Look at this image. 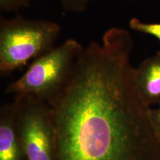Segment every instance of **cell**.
Returning a JSON list of instances; mask_svg holds the SVG:
<instances>
[{"instance_id":"7","label":"cell","mask_w":160,"mask_h":160,"mask_svg":"<svg viewBox=\"0 0 160 160\" xmlns=\"http://www.w3.org/2000/svg\"><path fill=\"white\" fill-rule=\"evenodd\" d=\"M131 29L137 32L153 36L160 41V23H147L133 18L129 22Z\"/></svg>"},{"instance_id":"3","label":"cell","mask_w":160,"mask_h":160,"mask_svg":"<svg viewBox=\"0 0 160 160\" xmlns=\"http://www.w3.org/2000/svg\"><path fill=\"white\" fill-rule=\"evenodd\" d=\"M84 47L77 40L67 39L33 62L27 71L5 92L16 96H31L49 103L65 87Z\"/></svg>"},{"instance_id":"9","label":"cell","mask_w":160,"mask_h":160,"mask_svg":"<svg viewBox=\"0 0 160 160\" xmlns=\"http://www.w3.org/2000/svg\"><path fill=\"white\" fill-rule=\"evenodd\" d=\"M32 0H0V8L8 12L18 11L29 5Z\"/></svg>"},{"instance_id":"5","label":"cell","mask_w":160,"mask_h":160,"mask_svg":"<svg viewBox=\"0 0 160 160\" xmlns=\"http://www.w3.org/2000/svg\"><path fill=\"white\" fill-rule=\"evenodd\" d=\"M13 100L0 109V160H28L18 134Z\"/></svg>"},{"instance_id":"1","label":"cell","mask_w":160,"mask_h":160,"mask_svg":"<svg viewBox=\"0 0 160 160\" xmlns=\"http://www.w3.org/2000/svg\"><path fill=\"white\" fill-rule=\"evenodd\" d=\"M133 48L131 33L119 28L84 47L65 87L48 103L56 160H160L151 107L131 63Z\"/></svg>"},{"instance_id":"2","label":"cell","mask_w":160,"mask_h":160,"mask_svg":"<svg viewBox=\"0 0 160 160\" xmlns=\"http://www.w3.org/2000/svg\"><path fill=\"white\" fill-rule=\"evenodd\" d=\"M61 32L57 23L17 17L0 21V72L8 75L48 53Z\"/></svg>"},{"instance_id":"6","label":"cell","mask_w":160,"mask_h":160,"mask_svg":"<svg viewBox=\"0 0 160 160\" xmlns=\"http://www.w3.org/2000/svg\"><path fill=\"white\" fill-rule=\"evenodd\" d=\"M136 82L140 94L150 107L160 106V51L136 68Z\"/></svg>"},{"instance_id":"10","label":"cell","mask_w":160,"mask_h":160,"mask_svg":"<svg viewBox=\"0 0 160 160\" xmlns=\"http://www.w3.org/2000/svg\"><path fill=\"white\" fill-rule=\"evenodd\" d=\"M149 118L156 135L160 139V106H158L156 109L151 108L149 112Z\"/></svg>"},{"instance_id":"4","label":"cell","mask_w":160,"mask_h":160,"mask_svg":"<svg viewBox=\"0 0 160 160\" xmlns=\"http://www.w3.org/2000/svg\"><path fill=\"white\" fill-rule=\"evenodd\" d=\"M16 124L28 160H56V135L48 103L31 96H16Z\"/></svg>"},{"instance_id":"8","label":"cell","mask_w":160,"mask_h":160,"mask_svg":"<svg viewBox=\"0 0 160 160\" xmlns=\"http://www.w3.org/2000/svg\"><path fill=\"white\" fill-rule=\"evenodd\" d=\"M65 11L74 13L85 11L88 6L90 0H59Z\"/></svg>"}]
</instances>
